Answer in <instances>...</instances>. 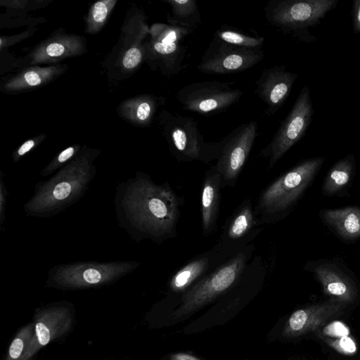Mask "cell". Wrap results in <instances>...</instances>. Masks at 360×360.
I'll use <instances>...</instances> for the list:
<instances>
[{
  "instance_id": "cell-15",
  "label": "cell",
  "mask_w": 360,
  "mask_h": 360,
  "mask_svg": "<svg viewBox=\"0 0 360 360\" xmlns=\"http://www.w3.org/2000/svg\"><path fill=\"white\" fill-rule=\"evenodd\" d=\"M347 306L345 303L329 299L299 309L288 319L283 335L286 338H296L316 331Z\"/></svg>"
},
{
  "instance_id": "cell-17",
  "label": "cell",
  "mask_w": 360,
  "mask_h": 360,
  "mask_svg": "<svg viewBox=\"0 0 360 360\" xmlns=\"http://www.w3.org/2000/svg\"><path fill=\"white\" fill-rule=\"evenodd\" d=\"M323 221L341 238L354 240L360 238V208L356 206L322 210Z\"/></svg>"
},
{
  "instance_id": "cell-11",
  "label": "cell",
  "mask_w": 360,
  "mask_h": 360,
  "mask_svg": "<svg viewBox=\"0 0 360 360\" xmlns=\"http://www.w3.org/2000/svg\"><path fill=\"white\" fill-rule=\"evenodd\" d=\"M257 136V122L250 121L235 129L224 138L225 142L214 166L222 184H234L251 151Z\"/></svg>"
},
{
  "instance_id": "cell-6",
  "label": "cell",
  "mask_w": 360,
  "mask_h": 360,
  "mask_svg": "<svg viewBox=\"0 0 360 360\" xmlns=\"http://www.w3.org/2000/svg\"><path fill=\"white\" fill-rule=\"evenodd\" d=\"M326 160L325 157L305 160L284 173L261 194L259 205L269 214L289 211L303 195Z\"/></svg>"
},
{
  "instance_id": "cell-7",
  "label": "cell",
  "mask_w": 360,
  "mask_h": 360,
  "mask_svg": "<svg viewBox=\"0 0 360 360\" xmlns=\"http://www.w3.org/2000/svg\"><path fill=\"white\" fill-rule=\"evenodd\" d=\"M313 115L310 89L306 84L269 143L261 151L262 156L269 158L270 167L304 136L312 122Z\"/></svg>"
},
{
  "instance_id": "cell-33",
  "label": "cell",
  "mask_w": 360,
  "mask_h": 360,
  "mask_svg": "<svg viewBox=\"0 0 360 360\" xmlns=\"http://www.w3.org/2000/svg\"><path fill=\"white\" fill-rule=\"evenodd\" d=\"M351 15L353 32L360 34V0L352 1Z\"/></svg>"
},
{
  "instance_id": "cell-24",
  "label": "cell",
  "mask_w": 360,
  "mask_h": 360,
  "mask_svg": "<svg viewBox=\"0 0 360 360\" xmlns=\"http://www.w3.org/2000/svg\"><path fill=\"white\" fill-rule=\"evenodd\" d=\"M255 225L252 205L244 202L231 217L224 231V236L230 240H237L250 232Z\"/></svg>"
},
{
  "instance_id": "cell-14",
  "label": "cell",
  "mask_w": 360,
  "mask_h": 360,
  "mask_svg": "<svg viewBox=\"0 0 360 360\" xmlns=\"http://www.w3.org/2000/svg\"><path fill=\"white\" fill-rule=\"evenodd\" d=\"M34 323V335L24 360H31L41 347L68 332L72 326V319L68 307H53L38 311Z\"/></svg>"
},
{
  "instance_id": "cell-13",
  "label": "cell",
  "mask_w": 360,
  "mask_h": 360,
  "mask_svg": "<svg viewBox=\"0 0 360 360\" xmlns=\"http://www.w3.org/2000/svg\"><path fill=\"white\" fill-rule=\"evenodd\" d=\"M298 75L277 65L264 69L255 82V94L265 103L266 112L274 115L288 98Z\"/></svg>"
},
{
  "instance_id": "cell-9",
  "label": "cell",
  "mask_w": 360,
  "mask_h": 360,
  "mask_svg": "<svg viewBox=\"0 0 360 360\" xmlns=\"http://www.w3.org/2000/svg\"><path fill=\"white\" fill-rule=\"evenodd\" d=\"M246 261V255L240 252L202 279L184 295L175 315L184 316L225 292L241 275Z\"/></svg>"
},
{
  "instance_id": "cell-35",
  "label": "cell",
  "mask_w": 360,
  "mask_h": 360,
  "mask_svg": "<svg viewBox=\"0 0 360 360\" xmlns=\"http://www.w3.org/2000/svg\"><path fill=\"white\" fill-rule=\"evenodd\" d=\"M35 146L34 140H28L22 143L14 155L15 161H18L20 157L29 152Z\"/></svg>"
},
{
  "instance_id": "cell-23",
  "label": "cell",
  "mask_w": 360,
  "mask_h": 360,
  "mask_svg": "<svg viewBox=\"0 0 360 360\" xmlns=\"http://www.w3.org/2000/svg\"><path fill=\"white\" fill-rule=\"evenodd\" d=\"M58 72V67L31 68L10 80L5 87L12 91L29 89L48 82Z\"/></svg>"
},
{
  "instance_id": "cell-10",
  "label": "cell",
  "mask_w": 360,
  "mask_h": 360,
  "mask_svg": "<svg viewBox=\"0 0 360 360\" xmlns=\"http://www.w3.org/2000/svg\"><path fill=\"white\" fill-rule=\"evenodd\" d=\"M264 58L262 49L240 47L213 39L197 68L210 75L238 73L251 68Z\"/></svg>"
},
{
  "instance_id": "cell-21",
  "label": "cell",
  "mask_w": 360,
  "mask_h": 360,
  "mask_svg": "<svg viewBox=\"0 0 360 360\" xmlns=\"http://www.w3.org/2000/svg\"><path fill=\"white\" fill-rule=\"evenodd\" d=\"M81 49V43L75 37H63L53 40L40 46L32 55L33 63L55 60L62 57L77 54Z\"/></svg>"
},
{
  "instance_id": "cell-31",
  "label": "cell",
  "mask_w": 360,
  "mask_h": 360,
  "mask_svg": "<svg viewBox=\"0 0 360 360\" xmlns=\"http://www.w3.org/2000/svg\"><path fill=\"white\" fill-rule=\"evenodd\" d=\"M77 150V147L70 146L60 152L56 158L41 170L40 176L47 177L52 175L56 170H59L65 165V163L76 154Z\"/></svg>"
},
{
  "instance_id": "cell-26",
  "label": "cell",
  "mask_w": 360,
  "mask_h": 360,
  "mask_svg": "<svg viewBox=\"0 0 360 360\" xmlns=\"http://www.w3.org/2000/svg\"><path fill=\"white\" fill-rule=\"evenodd\" d=\"M215 37L227 44L240 47L262 49L264 44L263 37H252L229 27L223 26L219 29Z\"/></svg>"
},
{
  "instance_id": "cell-34",
  "label": "cell",
  "mask_w": 360,
  "mask_h": 360,
  "mask_svg": "<svg viewBox=\"0 0 360 360\" xmlns=\"http://www.w3.org/2000/svg\"><path fill=\"white\" fill-rule=\"evenodd\" d=\"M0 225L2 226L6 217V206L7 202L8 191L4 183L2 174L1 176L0 183Z\"/></svg>"
},
{
  "instance_id": "cell-3",
  "label": "cell",
  "mask_w": 360,
  "mask_h": 360,
  "mask_svg": "<svg viewBox=\"0 0 360 360\" xmlns=\"http://www.w3.org/2000/svg\"><path fill=\"white\" fill-rule=\"evenodd\" d=\"M338 0H271L264 7L269 24L284 34L304 43L316 40L309 29L338 5Z\"/></svg>"
},
{
  "instance_id": "cell-22",
  "label": "cell",
  "mask_w": 360,
  "mask_h": 360,
  "mask_svg": "<svg viewBox=\"0 0 360 360\" xmlns=\"http://www.w3.org/2000/svg\"><path fill=\"white\" fill-rule=\"evenodd\" d=\"M171 7V14L167 20L171 25L186 27L191 30L201 22L200 11L195 0H167Z\"/></svg>"
},
{
  "instance_id": "cell-28",
  "label": "cell",
  "mask_w": 360,
  "mask_h": 360,
  "mask_svg": "<svg viewBox=\"0 0 360 360\" xmlns=\"http://www.w3.org/2000/svg\"><path fill=\"white\" fill-rule=\"evenodd\" d=\"M34 332V323L22 328L11 342L5 360H24Z\"/></svg>"
},
{
  "instance_id": "cell-20",
  "label": "cell",
  "mask_w": 360,
  "mask_h": 360,
  "mask_svg": "<svg viewBox=\"0 0 360 360\" xmlns=\"http://www.w3.org/2000/svg\"><path fill=\"white\" fill-rule=\"evenodd\" d=\"M317 335L337 352L351 355L356 352V345L348 327L340 321H333L316 330Z\"/></svg>"
},
{
  "instance_id": "cell-25",
  "label": "cell",
  "mask_w": 360,
  "mask_h": 360,
  "mask_svg": "<svg viewBox=\"0 0 360 360\" xmlns=\"http://www.w3.org/2000/svg\"><path fill=\"white\" fill-rule=\"evenodd\" d=\"M209 262L207 257H198L188 262L173 275L169 281L170 288L176 292L184 290L207 270Z\"/></svg>"
},
{
  "instance_id": "cell-5",
  "label": "cell",
  "mask_w": 360,
  "mask_h": 360,
  "mask_svg": "<svg viewBox=\"0 0 360 360\" xmlns=\"http://www.w3.org/2000/svg\"><path fill=\"white\" fill-rule=\"evenodd\" d=\"M162 122L171 151L178 160L208 162L219 158L224 138L217 143L206 142L194 119L165 111Z\"/></svg>"
},
{
  "instance_id": "cell-16",
  "label": "cell",
  "mask_w": 360,
  "mask_h": 360,
  "mask_svg": "<svg viewBox=\"0 0 360 360\" xmlns=\"http://www.w3.org/2000/svg\"><path fill=\"white\" fill-rule=\"evenodd\" d=\"M221 185V177L214 167L206 174L201 194L202 230L207 236L212 234L216 226Z\"/></svg>"
},
{
  "instance_id": "cell-32",
  "label": "cell",
  "mask_w": 360,
  "mask_h": 360,
  "mask_svg": "<svg viewBox=\"0 0 360 360\" xmlns=\"http://www.w3.org/2000/svg\"><path fill=\"white\" fill-rule=\"evenodd\" d=\"M141 51L137 47L129 49L124 56L122 64L127 69L136 68L142 60Z\"/></svg>"
},
{
  "instance_id": "cell-30",
  "label": "cell",
  "mask_w": 360,
  "mask_h": 360,
  "mask_svg": "<svg viewBox=\"0 0 360 360\" xmlns=\"http://www.w3.org/2000/svg\"><path fill=\"white\" fill-rule=\"evenodd\" d=\"M155 101L149 97L141 98L132 104V119L140 124L149 122L154 113Z\"/></svg>"
},
{
  "instance_id": "cell-18",
  "label": "cell",
  "mask_w": 360,
  "mask_h": 360,
  "mask_svg": "<svg viewBox=\"0 0 360 360\" xmlns=\"http://www.w3.org/2000/svg\"><path fill=\"white\" fill-rule=\"evenodd\" d=\"M149 50L153 59L160 63L163 72L168 76L178 74L186 66L184 61L186 50L180 43L167 44L152 40Z\"/></svg>"
},
{
  "instance_id": "cell-12",
  "label": "cell",
  "mask_w": 360,
  "mask_h": 360,
  "mask_svg": "<svg viewBox=\"0 0 360 360\" xmlns=\"http://www.w3.org/2000/svg\"><path fill=\"white\" fill-rule=\"evenodd\" d=\"M305 269L312 272L329 299L347 305L356 300L354 281L337 262L321 259L309 263Z\"/></svg>"
},
{
  "instance_id": "cell-29",
  "label": "cell",
  "mask_w": 360,
  "mask_h": 360,
  "mask_svg": "<svg viewBox=\"0 0 360 360\" xmlns=\"http://www.w3.org/2000/svg\"><path fill=\"white\" fill-rule=\"evenodd\" d=\"M115 1H100L94 4L88 17V30L90 32L98 31L105 23Z\"/></svg>"
},
{
  "instance_id": "cell-27",
  "label": "cell",
  "mask_w": 360,
  "mask_h": 360,
  "mask_svg": "<svg viewBox=\"0 0 360 360\" xmlns=\"http://www.w3.org/2000/svg\"><path fill=\"white\" fill-rule=\"evenodd\" d=\"M191 31L186 27L162 23L153 25L150 30L153 41L167 44L180 43Z\"/></svg>"
},
{
  "instance_id": "cell-36",
  "label": "cell",
  "mask_w": 360,
  "mask_h": 360,
  "mask_svg": "<svg viewBox=\"0 0 360 360\" xmlns=\"http://www.w3.org/2000/svg\"><path fill=\"white\" fill-rule=\"evenodd\" d=\"M170 360H200L198 358L188 354L179 353L171 356Z\"/></svg>"
},
{
  "instance_id": "cell-2",
  "label": "cell",
  "mask_w": 360,
  "mask_h": 360,
  "mask_svg": "<svg viewBox=\"0 0 360 360\" xmlns=\"http://www.w3.org/2000/svg\"><path fill=\"white\" fill-rule=\"evenodd\" d=\"M93 157L75 158L46 181H38L34 193L23 205L27 216L48 218L56 216L78 202L94 179Z\"/></svg>"
},
{
  "instance_id": "cell-19",
  "label": "cell",
  "mask_w": 360,
  "mask_h": 360,
  "mask_svg": "<svg viewBox=\"0 0 360 360\" xmlns=\"http://www.w3.org/2000/svg\"><path fill=\"white\" fill-rule=\"evenodd\" d=\"M355 170V158L352 153L335 162L328 171L322 186L326 196L338 195L351 182Z\"/></svg>"
},
{
  "instance_id": "cell-8",
  "label": "cell",
  "mask_w": 360,
  "mask_h": 360,
  "mask_svg": "<svg viewBox=\"0 0 360 360\" xmlns=\"http://www.w3.org/2000/svg\"><path fill=\"white\" fill-rule=\"evenodd\" d=\"M243 92L229 83L204 81L186 85L176 94L182 108L201 115L224 111L237 103Z\"/></svg>"
},
{
  "instance_id": "cell-1",
  "label": "cell",
  "mask_w": 360,
  "mask_h": 360,
  "mask_svg": "<svg viewBox=\"0 0 360 360\" xmlns=\"http://www.w3.org/2000/svg\"><path fill=\"white\" fill-rule=\"evenodd\" d=\"M119 225L136 242H161L174 234L179 200L166 184H155L144 173L117 184L114 200Z\"/></svg>"
},
{
  "instance_id": "cell-4",
  "label": "cell",
  "mask_w": 360,
  "mask_h": 360,
  "mask_svg": "<svg viewBox=\"0 0 360 360\" xmlns=\"http://www.w3.org/2000/svg\"><path fill=\"white\" fill-rule=\"evenodd\" d=\"M136 261H79L54 265L46 283L60 289L77 290L111 284L139 266Z\"/></svg>"
}]
</instances>
